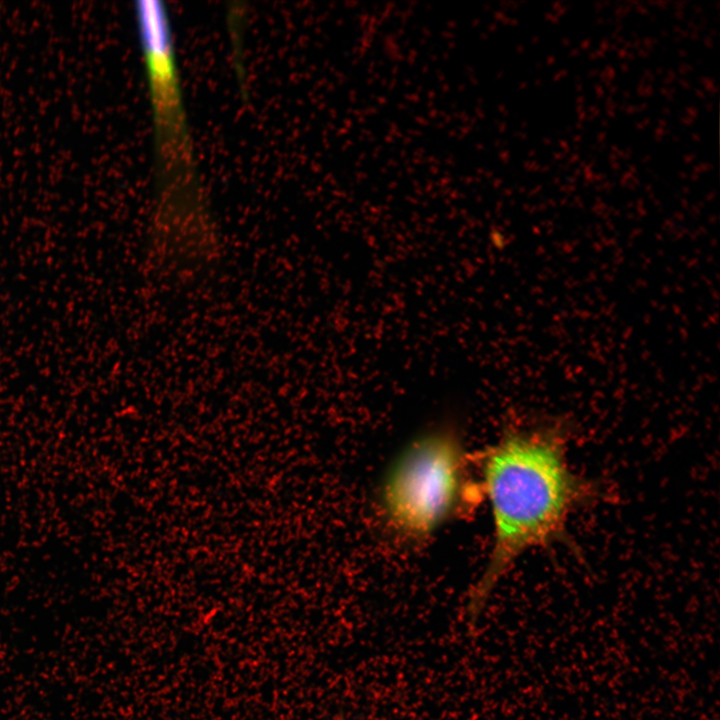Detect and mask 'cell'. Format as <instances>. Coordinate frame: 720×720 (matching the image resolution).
<instances>
[{"mask_svg":"<svg viewBox=\"0 0 720 720\" xmlns=\"http://www.w3.org/2000/svg\"><path fill=\"white\" fill-rule=\"evenodd\" d=\"M570 428L560 418L509 424L471 457L489 503L493 541L487 563L469 593L476 616L498 582L527 551L559 541L571 515L593 495L591 483L568 460Z\"/></svg>","mask_w":720,"mask_h":720,"instance_id":"cell-1","label":"cell"},{"mask_svg":"<svg viewBox=\"0 0 720 720\" xmlns=\"http://www.w3.org/2000/svg\"><path fill=\"white\" fill-rule=\"evenodd\" d=\"M461 436L454 425L432 429L395 460L381 488V505L394 529L412 538L429 536L483 500L471 479Z\"/></svg>","mask_w":720,"mask_h":720,"instance_id":"cell-2","label":"cell"}]
</instances>
